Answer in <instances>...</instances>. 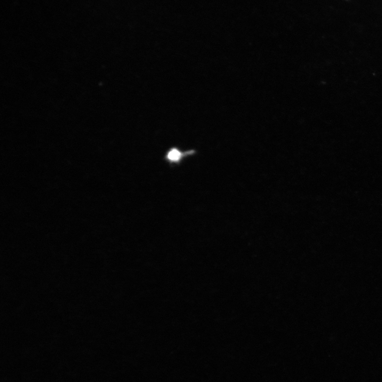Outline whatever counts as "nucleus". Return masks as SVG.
Instances as JSON below:
<instances>
[{"label":"nucleus","instance_id":"obj_1","mask_svg":"<svg viewBox=\"0 0 382 382\" xmlns=\"http://www.w3.org/2000/svg\"><path fill=\"white\" fill-rule=\"evenodd\" d=\"M182 157V153L177 149H172L167 154V158L170 161H178Z\"/></svg>","mask_w":382,"mask_h":382}]
</instances>
